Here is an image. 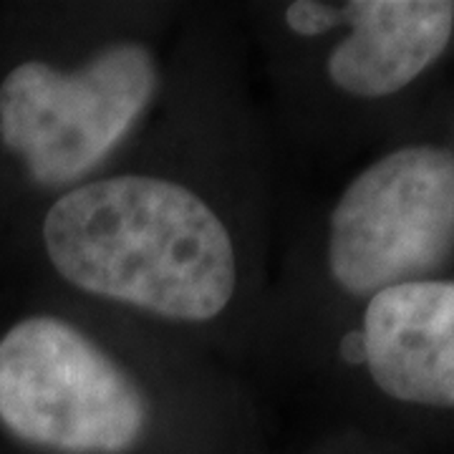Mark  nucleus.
I'll return each instance as SVG.
<instances>
[{
	"instance_id": "423d86ee",
	"label": "nucleus",
	"mask_w": 454,
	"mask_h": 454,
	"mask_svg": "<svg viewBox=\"0 0 454 454\" xmlns=\"http://www.w3.org/2000/svg\"><path fill=\"white\" fill-rule=\"evenodd\" d=\"M351 33L328 56V76L346 94L381 98L402 91L442 56L454 5L439 0H358L340 8Z\"/></svg>"
},
{
	"instance_id": "0eeeda50",
	"label": "nucleus",
	"mask_w": 454,
	"mask_h": 454,
	"mask_svg": "<svg viewBox=\"0 0 454 454\" xmlns=\"http://www.w3.org/2000/svg\"><path fill=\"white\" fill-rule=\"evenodd\" d=\"M340 20H343L340 8H333L328 3L298 0V3H291L286 11V23L298 35H321L328 28L339 26Z\"/></svg>"
},
{
	"instance_id": "20e7f679",
	"label": "nucleus",
	"mask_w": 454,
	"mask_h": 454,
	"mask_svg": "<svg viewBox=\"0 0 454 454\" xmlns=\"http://www.w3.org/2000/svg\"><path fill=\"white\" fill-rule=\"evenodd\" d=\"M454 245V157L402 146L364 169L328 223V268L343 291L376 293L422 280Z\"/></svg>"
},
{
	"instance_id": "f03ea898",
	"label": "nucleus",
	"mask_w": 454,
	"mask_h": 454,
	"mask_svg": "<svg viewBox=\"0 0 454 454\" xmlns=\"http://www.w3.org/2000/svg\"><path fill=\"white\" fill-rule=\"evenodd\" d=\"M0 424L56 454H124L149 427V404L106 351L53 316L0 339Z\"/></svg>"
},
{
	"instance_id": "7ed1b4c3",
	"label": "nucleus",
	"mask_w": 454,
	"mask_h": 454,
	"mask_svg": "<svg viewBox=\"0 0 454 454\" xmlns=\"http://www.w3.org/2000/svg\"><path fill=\"white\" fill-rule=\"evenodd\" d=\"M157 79V64L139 43L98 51L74 71L26 61L0 83V142L33 182H76L129 134Z\"/></svg>"
},
{
	"instance_id": "f257e3e1",
	"label": "nucleus",
	"mask_w": 454,
	"mask_h": 454,
	"mask_svg": "<svg viewBox=\"0 0 454 454\" xmlns=\"http://www.w3.org/2000/svg\"><path fill=\"white\" fill-rule=\"evenodd\" d=\"M43 245L74 288L169 321H210L238 286L223 220L169 179L119 175L86 182L46 212Z\"/></svg>"
},
{
	"instance_id": "39448f33",
	"label": "nucleus",
	"mask_w": 454,
	"mask_h": 454,
	"mask_svg": "<svg viewBox=\"0 0 454 454\" xmlns=\"http://www.w3.org/2000/svg\"><path fill=\"white\" fill-rule=\"evenodd\" d=\"M361 346L391 399L454 409V280L422 278L372 295Z\"/></svg>"
}]
</instances>
